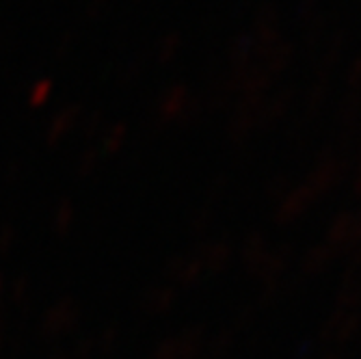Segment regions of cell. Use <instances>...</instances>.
Wrapping results in <instances>:
<instances>
[{"label":"cell","mask_w":361,"mask_h":359,"mask_svg":"<svg viewBox=\"0 0 361 359\" xmlns=\"http://www.w3.org/2000/svg\"><path fill=\"white\" fill-rule=\"evenodd\" d=\"M318 11V0H303L301 3V7H299V16H301V20H305L307 18V13H316Z\"/></svg>","instance_id":"obj_1"}]
</instances>
